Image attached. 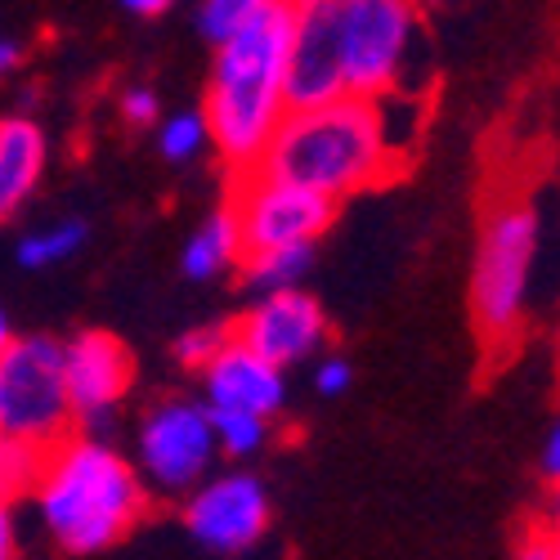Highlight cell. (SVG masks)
I'll return each mask as SVG.
<instances>
[{"mask_svg": "<svg viewBox=\"0 0 560 560\" xmlns=\"http://www.w3.org/2000/svg\"><path fill=\"white\" fill-rule=\"evenodd\" d=\"M0 440H5V427H0Z\"/></svg>", "mask_w": 560, "mask_h": 560, "instance_id": "cell-34", "label": "cell"}, {"mask_svg": "<svg viewBox=\"0 0 560 560\" xmlns=\"http://www.w3.org/2000/svg\"><path fill=\"white\" fill-rule=\"evenodd\" d=\"M117 108H121V121L135 126V130L162 126V100H158V90H149V85H130Z\"/></svg>", "mask_w": 560, "mask_h": 560, "instance_id": "cell-23", "label": "cell"}, {"mask_svg": "<svg viewBox=\"0 0 560 560\" xmlns=\"http://www.w3.org/2000/svg\"><path fill=\"white\" fill-rule=\"evenodd\" d=\"M130 19H162L171 5H166V0H126V5H121Z\"/></svg>", "mask_w": 560, "mask_h": 560, "instance_id": "cell-29", "label": "cell"}, {"mask_svg": "<svg viewBox=\"0 0 560 560\" xmlns=\"http://www.w3.org/2000/svg\"><path fill=\"white\" fill-rule=\"evenodd\" d=\"M32 493L45 534L68 556L117 547L149 511V489L139 471L113 444L90 435H68L45 453Z\"/></svg>", "mask_w": 560, "mask_h": 560, "instance_id": "cell-3", "label": "cell"}, {"mask_svg": "<svg viewBox=\"0 0 560 560\" xmlns=\"http://www.w3.org/2000/svg\"><path fill=\"white\" fill-rule=\"evenodd\" d=\"M229 211L238 215L247 256L283 252V247H314L323 233H328V224L337 220L332 198L310 194V189L288 184V179H273L265 171L233 179Z\"/></svg>", "mask_w": 560, "mask_h": 560, "instance_id": "cell-8", "label": "cell"}, {"mask_svg": "<svg viewBox=\"0 0 560 560\" xmlns=\"http://www.w3.org/2000/svg\"><path fill=\"white\" fill-rule=\"evenodd\" d=\"M538 238H542V220L529 198L502 194L485 211L476 273H471V318L485 346L493 350H506L525 328Z\"/></svg>", "mask_w": 560, "mask_h": 560, "instance_id": "cell-4", "label": "cell"}, {"mask_svg": "<svg viewBox=\"0 0 560 560\" xmlns=\"http://www.w3.org/2000/svg\"><path fill=\"white\" fill-rule=\"evenodd\" d=\"M158 149H162V158L175 162V166L198 162V158L211 149L207 117H202V113H171V117H162V126H158Z\"/></svg>", "mask_w": 560, "mask_h": 560, "instance_id": "cell-18", "label": "cell"}, {"mask_svg": "<svg viewBox=\"0 0 560 560\" xmlns=\"http://www.w3.org/2000/svg\"><path fill=\"white\" fill-rule=\"evenodd\" d=\"M23 50H19V40H0V77H10L19 68Z\"/></svg>", "mask_w": 560, "mask_h": 560, "instance_id": "cell-30", "label": "cell"}, {"mask_svg": "<svg viewBox=\"0 0 560 560\" xmlns=\"http://www.w3.org/2000/svg\"><path fill=\"white\" fill-rule=\"evenodd\" d=\"M233 341L247 346L252 354H260L273 368H292L314 359L323 346H328L332 328H328V314L310 292H273V296H256V305L247 314H238L233 323Z\"/></svg>", "mask_w": 560, "mask_h": 560, "instance_id": "cell-11", "label": "cell"}, {"mask_svg": "<svg viewBox=\"0 0 560 560\" xmlns=\"http://www.w3.org/2000/svg\"><path fill=\"white\" fill-rule=\"evenodd\" d=\"M538 466H542V480H547V485H560V417L547 427V440H542V457H538Z\"/></svg>", "mask_w": 560, "mask_h": 560, "instance_id": "cell-25", "label": "cell"}, {"mask_svg": "<svg viewBox=\"0 0 560 560\" xmlns=\"http://www.w3.org/2000/svg\"><path fill=\"white\" fill-rule=\"evenodd\" d=\"M184 529L207 551L233 556L247 551L269 529V493L265 480L252 471L211 476L198 493L184 498Z\"/></svg>", "mask_w": 560, "mask_h": 560, "instance_id": "cell-9", "label": "cell"}, {"mask_svg": "<svg viewBox=\"0 0 560 560\" xmlns=\"http://www.w3.org/2000/svg\"><path fill=\"white\" fill-rule=\"evenodd\" d=\"M202 395L211 412H252L273 422L288 404V372L229 337V346L202 368Z\"/></svg>", "mask_w": 560, "mask_h": 560, "instance_id": "cell-13", "label": "cell"}, {"mask_svg": "<svg viewBox=\"0 0 560 560\" xmlns=\"http://www.w3.org/2000/svg\"><path fill=\"white\" fill-rule=\"evenodd\" d=\"M547 538H551V556L560 560V529H556V534H547Z\"/></svg>", "mask_w": 560, "mask_h": 560, "instance_id": "cell-32", "label": "cell"}, {"mask_svg": "<svg viewBox=\"0 0 560 560\" xmlns=\"http://www.w3.org/2000/svg\"><path fill=\"white\" fill-rule=\"evenodd\" d=\"M427 59L422 14L404 0H341V77L346 100H412Z\"/></svg>", "mask_w": 560, "mask_h": 560, "instance_id": "cell-5", "label": "cell"}, {"mask_svg": "<svg viewBox=\"0 0 560 560\" xmlns=\"http://www.w3.org/2000/svg\"><path fill=\"white\" fill-rule=\"evenodd\" d=\"M247 247H243V229L238 215L229 211V202L220 211H211L179 252V269L194 278V283H207V278H220L229 269H243Z\"/></svg>", "mask_w": 560, "mask_h": 560, "instance_id": "cell-15", "label": "cell"}, {"mask_svg": "<svg viewBox=\"0 0 560 560\" xmlns=\"http://www.w3.org/2000/svg\"><path fill=\"white\" fill-rule=\"evenodd\" d=\"M139 453V480L162 498H189L211 480L215 466V431H211V412L198 399H158L135 435Z\"/></svg>", "mask_w": 560, "mask_h": 560, "instance_id": "cell-7", "label": "cell"}, {"mask_svg": "<svg viewBox=\"0 0 560 560\" xmlns=\"http://www.w3.org/2000/svg\"><path fill=\"white\" fill-rule=\"evenodd\" d=\"M63 372H68V404L77 427H104L135 386V359L126 341L100 328L63 341Z\"/></svg>", "mask_w": 560, "mask_h": 560, "instance_id": "cell-12", "label": "cell"}, {"mask_svg": "<svg viewBox=\"0 0 560 560\" xmlns=\"http://www.w3.org/2000/svg\"><path fill=\"white\" fill-rule=\"evenodd\" d=\"M283 100L288 113L323 108L346 100V77H341V0H301L296 27H292V50L283 72Z\"/></svg>", "mask_w": 560, "mask_h": 560, "instance_id": "cell-10", "label": "cell"}, {"mask_svg": "<svg viewBox=\"0 0 560 560\" xmlns=\"http://www.w3.org/2000/svg\"><path fill=\"white\" fill-rule=\"evenodd\" d=\"M556 372H560V337H556Z\"/></svg>", "mask_w": 560, "mask_h": 560, "instance_id": "cell-33", "label": "cell"}, {"mask_svg": "<svg viewBox=\"0 0 560 560\" xmlns=\"http://www.w3.org/2000/svg\"><path fill=\"white\" fill-rule=\"evenodd\" d=\"M252 10L256 0H207V5H198V32L211 40V50H220L247 27Z\"/></svg>", "mask_w": 560, "mask_h": 560, "instance_id": "cell-21", "label": "cell"}, {"mask_svg": "<svg viewBox=\"0 0 560 560\" xmlns=\"http://www.w3.org/2000/svg\"><path fill=\"white\" fill-rule=\"evenodd\" d=\"M229 328H215V323H207V328H189V332H179V341H175V359L184 363V368H194V372H202L224 346H229Z\"/></svg>", "mask_w": 560, "mask_h": 560, "instance_id": "cell-22", "label": "cell"}, {"mask_svg": "<svg viewBox=\"0 0 560 560\" xmlns=\"http://www.w3.org/2000/svg\"><path fill=\"white\" fill-rule=\"evenodd\" d=\"M0 427L10 440H23L40 453L59 448L72 435L77 422L59 337H14V346L0 354Z\"/></svg>", "mask_w": 560, "mask_h": 560, "instance_id": "cell-6", "label": "cell"}, {"mask_svg": "<svg viewBox=\"0 0 560 560\" xmlns=\"http://www.w3.org/2000/svg\"><path fill=\"white\" fill-rule=\"evenodd\" d=\"M10 346H14V328H10V314L0 310V354H5Z\"/></svg>", "mask_w": 560, "mask_h": 560, "instance_id": "cell-31", "label": "cell"}, {"mask_svg": "<svg viewBox=\"0 0 560 560\" xmlns=\"http://www.w3.org/2000/svg\"><path fill=\"white\" fill-rule=\"evenodd\" d=\"M292 27H296V5H288V0H256L247 27L215 50L202 117L211 130V149L233 179L252 175L265 162L278 126L288 117L283 72L292 50Z\"/></svg>", "mask_w": 560, "mask_h": 560, "instance_id": "cell-1", "label": "cell"}, {"mask_svg": "<svg viewBox=\"0 0 560 560\" xmlns=\"http://www.w3.org/2000/svg\"><path fill=\"white\" fill-rule=\"evenodd\" d=\"M516 560H556V556H551V538H547V534L534 525V529L521 538V547H516Z\"/></svg>", "mask_w": 560, "mask_h": 560, "instance_id": "cell-27", "label": "cell"}, {"mask_svg": "<svg viewBox=\"0 0 560 560\" xmlns=\"http://www.w3.org/2000/svg\"><path fill=\"white\" fill-rule=\"evenodd\" d=\"M45 130L32 117H0V220H10L45 175Z\"/></svg>", "mask_w": 560, "mask_h": 560, "instance_id": "cell-14", "label": "cell"}, {"mask_svg": "<svg viewBox=\"0 0 560 560\" xmlns=\"http://www.w3.org/2000/svg\"><path fill=\"white\" fill-rule=\"evenodd\" d=\"M0 560H19V521H14V506H0Z\"/></svg>", "mask_w": 560, "mask_h": 560, "instance_id": "cell-26", "label": "cell"}, {"mask_svg": "<svg viewBox=\"0 0 560 560\" xmlns=\"http://www.w3.org/2000/svg\"><path fill=\"white\" fill-rule=\"evenodd\" d=\"M90 238V229L85 220H55V224H45V229H32L19 238V265L23 269H50V265H63L81 252V243Z\"/></svg>", "mask_w": 560, "mask_h": 560, "instance_id": "cell-17", "label": "cell"}, {"mask_svg": "<svg viewBox=\"0 0 560 560\" xmlns=\"http://www.w3.org/2000/svg\"><path fill=\"white\" fill-rule=\"evenodd\" d=\"M40 462L45 453L23 444V440H0V506H14L23 493L36 489V476H40Z\"/></svg>", "mask_w": 560, "mask_h": 560, "instance_id": "cell-19", "label": "cell"}, {"mask_svg": "<svg viewBox=\"0 0 560 560\" xmlns=\"http://www.w3.org/2000/svg\"><path fill=\"white\" fill-rule=\"evenodd\" d=\"M350 382H354V363H350L346 354H323V359L314 363V386H318V395L337 399V395L350 390Z\"/></svg>", "mask_w": 560, "mask_h": 560, "instance_id": "cell-24", "label": "cell"}, {"mask_svg": "<svg viewBox=\"0 0 560 560\" xmlns=\"http://www.w3.org/2000/svg\"><path fill=\"white\" fill-rule=\"evenodd\" d=\"M538 529H542V534H556V529H560V485H547V493H542Z\"/></svg>", "mask_w": 560, "mask_h": 560, "instance_id": "cell-28", "label": "cell"}, {"mask_svg": "<svg viewBox=\"0 0 560 560\" xmlns=\"http://www.w3.org/2000/svg\"><path fill=\"white\" fill-rule=\"evenodd\" d=\"M211 431H215V448L224 457H256L269 444L273 422H260L252 412H211Z\"/></svg>", "mask_w": 560, "mask_h": 560, "instance_id": "cell-20", "label": "cell"}, {"mask_svg": "<svg viewBox=\"0 0 560 560\" xmlns=\"http://www.w3.org/2000/svg\"><path fill=\"white\" fill-rule=\"evenodd\" d=\"M399 158L404 149L386 130L382 104L337 100L323 108L288 113L256 171L301 184V189L323 194L341 207V198L368 194L399 175Z\"/></svg>", "mask_w": 560, "mask_h": 560, "instance_id": "cell-2", "label": "cell"}, {"mask_svg": "<svg viewBox=\"0 0 560 560\" xmlns=\"http://www.w3.org/2000/svg\"><path fill=\"white\" fill-rule=\"evenodd\" d=\"M310 265H314V247H283V252L247 256L238 273L256 296H273V292H296Z\"/></svg>", "mask_w": 560, "mask_h": 560, "instance_id": "cell-16", "label": "cell"}]
</instances>
